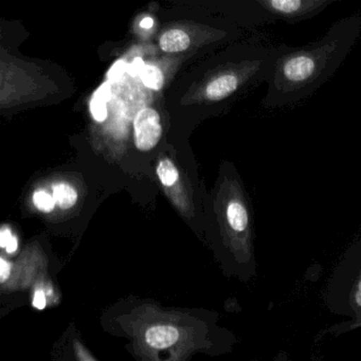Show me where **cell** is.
<instances>
[{
	"label": "cell",
	"instance_id": "obj_17",
	"mask_svg": "<svg viewBox=\"0 0 361 361\" xmlns=\"http://www.w3.org/2000/svg\"><path fill=\"white\" fill-rule=\"evenodd\" d=\"M154 26V20L152 18H143L140 22V27L143 29H151Z\"/></svg>",
	"mask_w": 361,
	"mask_h": 361
},
{
	"label": "cell",
	"instance_id": "obj_18",
	"mask_svg": "<svg viewBox=\"0 0 361 361\" xmlns=\"http://www.w3.org/2000/svg\"><path fill=\"white\" fill-rule=\"evenodd\" d=\"M356 301H357V303H358V305L361 306V281H360V283H359L358 291H357V293H356Z\"/></svg>",
	"mask_w": 361,
	"mask_h": 361
},
{
	"label": "cell",
	"instance_id": "obj_2",
	"mask_svg": "<svg viewBox=\"0 0 361 361\" xmlns=\"http://www.w3.org/2000/svg\"><path fill=\"white\" fill-rule=\"evenodd\" d=\"M162 136L161 118L153 109H141L134 119L135 145L139 151L149 152L159 142Z\"/></svg>",
	"mask_w": 361,
	"mask_h": 361
},
{
	"label": "cell",
	"instance_id": "obj_1",
	"mask_svg": "<svg viewBox=\"0 0 361 361\" xmlns=\"http://www.w3.org/2000/svg\"><path fill=\"white\" fill-rule=\"evenodd\" d=\"M361 35V13L341 18L318 41L290 47L282 44L262 100L265 109L297 104L329 81Z\"/></svg>",
	"mask_w": 361,
	"mask_h": 361
},
{
	"label": "cell",
	"instance_id": "obj_8",
	"mask_svg": "<svg viewBox=\"0 0 361 361\" xmlns=\"http://www.w3.org/2000/svg\"><path fill=\"white\" fill-rule=\"evenodd\" d=\"M157 175L162 185L172 187L179 178L178 170L171 160L164 159L157 166Z\"/></svg>",
	"mask_w": 361,
	"mask_h": 361
},
{
	"label": "cell",
	"instance_id": "obj_6",
	"mask_svg": "<svg viewBox=\"0 0 361 361\" xmlns=\"http://www.w3.org/2000/svg\"><path fill=\"white\" fill-rule=\"evenodd\" d=\"M52 196L56 204L64 210L73 208L78 202V192L68 183H62L54 185Z\"/></svg>",
	"mask_w": 361,
	"mask_h": 361
},
{
	"label": "cell",
	"instance_id": "obj_10",
	"mask_svg": "<svg viewBox=\"0 0 361 361\" xmlns=\"http://www.w3.org/2000/svg\"><path fill=\"white\" fill-rule=\"evenodd\" d=\"M128 64L124 61H117L107 73L109 82H118L128 73Z\"/></svg>",
	"mask_w": 361,
	"mask_h": 361
},
{
	"label": "cell",
	"instance_id": "obj_14",
	"mask_svg": "<svg viewBox=\"0 0 361 361\" xmlns=\"http://www.w3.org/2000/svg\"><path fill=\"white\" fill-rule=\"evenodd\" d=\"M145 63L143 62L142 59L136 58L134 59L130 64H128V73L130 75V77H139L140 75L141 71L145 68Z\"/></svg>",
	"mask_w": 361,
	"mask_h": 361
},
{
	"label": "cell",
	"instance_id": "obj_5",
	"mask_svg": "<svg viewBox=\"0 0 361 361\" xmlns=\"http://www.w3.org/2000/svg\"><path fill=\"white\" fill-rule=\"evenodd\" d=\"M111 98V87L109 82L101 85L94 92L90 101V113L96 121L103 122L106 120L109 111H107V102Z\"/></svg>",
	"mask_w": 361,
	"mask_h": 361
},
{
	"label": "cell",
	"instance_id": "obj_7",
	"mask_svg": "<svg viewBox=\"0 0 361 361\" xmlns=\"http://www.w3.org/2000/svg\"><path fill=\"white\" fill-rule=\"evenodd\" d=\"M141 82L149 90H160L164 87V73L155 65L145 64V68L141 71Z\"/></svg>",
	"mask_w": 361,
	"mask_h": 361
},
{
	"label": "cell",
	"instance_id": "obj_4",
	"mask_svg": "<svg viewBox=\"0 0 361 361\" xmlns=\"http://www.w3.org/2000/svg\"><path fill=\"white\" fill-rule=\"evenodd\" d=\"M159 45L162 51L174 54V52L187 50L191 45V39L185 31L172 29V30L166 31L160 37Z\"/></svg>",
	"mask_w": 361,
	"mask_h": 361
},
{
	"label": "cell",
	"instance_id": "obj_9",
	"mask_svg": "<svg viewBox=\"0 0 361 361\" xmlns=\"http://www.w3.org/2000/svg\"><path fill=\"white\" fill-rule=\"evenodd\" d=\"M35 206L42 212L49 213L54 211L56 207L54 196L50 195L45 190H37L33 194Z\"/></svg>",
	"mask_w": 361,
	"mask_h": 361
},
{
	"label": "cell",
	"instance_id": "obj_3",
	"mask_svg": "<svg viewBox=\"0 0 361 361\" xmlns=\"http://www.w3.org/2000/svg\"><path fill=\"white\" fill-rule=\"evenodd\" d=\"M180 337L178 329L173 325H154L145 334L147 345L155 350H164L174 345Z\"/></svg>",
	"mask_w": 361,
	"mask_h": 361
},
{
	"label": "cell",
	"instance_id": "obj_15",
	"mask_svg": "<svg viewBox=\"0 0 361 361\" xmlns=\"http://www.w3.org/2000/svg\"><path fill=\"white\" fill-rule=\"evenodd\" d=\"M13 236L10 227L3 226V228L0 230V246H1V248H7L8 244H9L10 240H12Z\"/></svg>",
	"mask_w": 361,
	"mask_h": 361
},
{
	"label": "cell",
	"instance_id": "obj_16",
	"mask_svg": "<svg viewBox=\"0 0 361 361\" xmlns=\"http://www.w3.org/2000/svg\"><path fill=\"white\" fill-rule=\"evenodd\" d=\"M18 240L16 235L12 238V240H10L9 244H8L7 248L5 249L7 251L8 255H14V253L18 251Z\"/></svg>",
	"mask_w": 361,
	"mask_h": 361
},
{
	"label": "cell",
	"instance_id": "obj_12",
	"mask_svg": "<svg viewBox=\"0 0 361 361\" xmlns=\"http://www.w3.org/2000/svg\"><path fill=\"white\" fill-rule=\"evenodd\" d=\"M32 305L37 310H45L47 306V297H46V291L43 288L35 289V293H33Z\"/></svg>",
	"mask_w": 361,
	"mask_h": 361
},
{
	"label": "cell",
	"instance_id": "obj_13",
	"mask_svg": "<svg viewBox=\"0 0 361 361\" xmlns=\"http://www.w3.org/2000/svg\"><path fill=\"white\" fill-rule=\"evenodd\" d=\"M12 264L5 259V257H0V282L1 284H5L9 280L11 276Z\"/></svg>",
	"mask_w": 361,
	"mask_h": 361
},
{
	"label": "cell",
	"instance_id": "obj_11",
	"mask_svg": "<svg viewBox=\"0 0 361 361\" xmlns=\"http://www.w3.org/2000/svg\"><path fill=\"white\" fill-rule=\"evenodd\" d=\"M73 348H75L77 361H96V359L92 358V355L88 353V350L84 348L83 344H82L79 340H75V342H73Z\"/></svg>",
	"mask_w": 361,
	"mask_h": 361
}]
</instances>
